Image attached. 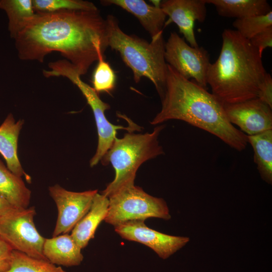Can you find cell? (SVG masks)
Instances as JSON below:
<instances>
[{"instance_id": "cell-1", "label": "cell", "mask_w": 272, "mask_h": 272, "mask_svg": "<svg viewBox=\"0 0 272 272\" xmlns=\"http://www.w3.org/2000/svg\"><path fill=\"white\" fill-rule=\"evenodd\" d=\"M20 59L43 62L57 51L81 76L108 47L106 19L99 11L63 10L35 13L13 38Z\"/></svg>"}, {"instance_id": "cell-2", "label": "cell", "mask_w": 272, "mask_h": 272, "mask_svg": "<svg viewBox=\"0 0 272 272\" xmlns=\"http://www.w3.org/2000/svg\"><path fill=\"white\" fill-rule=\"evenodd\" d=\"M162 107L151 123L180 120L215 135L238 151L247 145V135L229 121L224 104L207 89L182 77L167 64Z\"/></svg>"}, {"instance_id": "cell-3", "label": "cell", "mask_w": 272, "mask_h": 272, "mask_svg": "<svg viewBox=\"0 0 272 272\" xmlns=\"http://www.w3.org/2000/svg\"><path fill=\"white\" fill-rule=\"evenodd\" d=\"M216 61L210 64L207 83L224 104L257 98L267 73L258 51L236 30L226 29Z\"/></svg>"}, {"instance_id": "cell-4", "label": "cell", "mask_w": 272, "mask_h": 272, "mask_svg": "<svg viewBox=\"0 0 272 272\" xmlns=\"http://www.w3.org/2000/svg\"><path fill=\"white\" fill-rule=\"evenodd\" d=\"M105 19L108 46L120 54L123 62L132 71L136 83L143 77L147 78L153 83L161 98L165 89L168 71L162 33L149 42L124 32L114 16L108 15Z\"/></svg>"}, {"instance_id": "cell-5", "label": "cell", "mask_w": 272, "mask_h": 272, "mask_svg": "<svg viewBox=\"0 0 272 272\" xmlns=\"http://www.w3.org/2000/svg\"><path fill=\"white\" fill-rule=\"evenodd\" d=\"M164 125L156 127L150 133H125L117 137L102 158V163H110L115 171L113 180L102 192L107 198L120 189L132 185L140 166L145 161L164 154L159 145V135Z\"/></svg>"}, {"instance_id": "cell-6", "label": "cell", "mask_w": 272, "mask_h": 272, "mask_svg": "<svg viewBox=\"0 0 272 272\" xmlns=\"http://www.w3.org/2000/svg\"><path fill=\"white\" fill-rule=\"evenodd\" d=\"M48 67L49 70L43 71L45 77L62 76L67 78L80 89L92 109L97 129L98 142L96 153L90 160L91 167L96 165L102 160L116 138L117 130L124 129L132 132L140 129L137 125L125 127L110 122L105 114V111L110 109V105L101 99L93 87L82 80L75 67L67 60L50 62Z\"/></svg>"}, {"instance_id": "cell-7", "label": "cell", "mask_w": 272, "mask_h": 272, "mask_svg": "<svg viewBox=\"0 0 272 272\" xmlns=\"http://www.w3.org/2000/svg\"><path fill=\"white\" fill-rule=\"evenodd\" d=\"M108 199V213L104 221L114 227L129 221L171 218L169 208L163 198L153 196L134 184L120 189Z\"/></svg>"}, {"instance_id": "cell-8", "label": "cell", "mask_w": 272, "mask_h": 272, "mask_svg": "<svg viewBox=\"0 0 272 272\" xmlns=\"http://www.w3.org/2000/svg\"><path fill=\"white\" fill-rule=\"evenodd\" d=\"M34 207L19 209L0 219V236L13 250L30 257L47 260L43 253L45 238L38 231Z\"/></svg>"}, {"instance_id": "cell-9", "label": "cell", "mask_w": 272, "mask_h": 272, "mask_svg": "<svg viewBox=\"0 0 272 272\" xmlns=\"http://www.w3.org/2000/svg\"><path fill=\"white\" fill-rule=\"evenodd\" d=\"M165 59L169 65L186 79L207 89V74L211 64L208 51L193 47L176 33L172 32L165 43Z\"/></svg>"}, {"instance_id": "cell-10", "label": "cell", "mask_w": 272, "mask_h": 272, "mask_svg": "<svg viewBox=\"0 0 272 272\" xmlns=\"http://www.w3.org/2000/svg\"><path fill=\"white\" fill-rule=\"evenodd\" d=\"M57 207V218L52 236L69 233L88 212L97 190L69 191L58 184L48 188Z\"/></svg>"}, {"instance_id": "cell-11", "label": "cell", "mask_w": 272, "mask_h": 272, "mask_svg": "<svg viewBox=\"0 0 272 272\" xmlns=\"http://www.w3.org/2000/svg\"><path fill=\"white\" fill-rule=\"evenodd\" d=\"M114 229L121 238L149 247L163 259L169 257L189 241L187 237L167 235L151 229L143 220L127 221L115 226Z\"/></svg>"}, {"instance_id": "cell-12", "label": "cell", "mask_w": 272, "mask_h": 272, "mask_svg": "<svg viewBox=\"0 0 272 272\" xmlns=\"http://www.w3.org/2000/svg\"><path fill=\"white\" fill-rule=\"evenodd\" d=\"M224 107L230 123L238 126L247 135L272 129V108L257 98L224 104Z\"/></svg>"}, {"instance_id": "cell-13", "label": "cell", "mask_w": 272, "mask_h": 272, "mask_svg": "<svg viewBox=\"0 0 272 272\" xmlns=\"http://www.w3.org/2000/svg\"><path fill=\"white\" fill-rule=\"evenodd\" d=\"M205 0H166L161 2L160 8L169 17L164 27L171 23L178 26L179 32L191 46L199 47L194 31L196 21L202 23L207 16Z\"/></svg>"}, {"instance_id": "cell-14", "label": "cell", "mask_w": 272, "mask_h": 272, "mask_svg": "<svg viewBox=\"0 0 272 272\" xmlns=\"http://www.w3.org/2000/svg\"><path fill=\"white\" fill-rule=\"evenodd\" d=\"M101 3L118 6L133 15L152 39L163 33L167 16L160 7L149 5L143 0H104Z\"/></svg>"}, {"instance_id": "cell-15", "label": "cell", "mask_w": 272, "mask_h": 272, "mask_svg": "<svg viewBox=\"0 0 272 272\" xmlns=\"http://www.w3.org/2000/svg\"><path fill=\"white\" fill-rule=\"evenodd\" d=\"M23 124V119L16 121L12 114L7 115L0 125V153L10 171L18 176H24L30 181L31 178L24 171L18 155V139Z\"/></svg>"}, {"instance_id": "cell-16", "label": "cell", "mask_w": 272, "mask_h": 272, "mask_svg": "<svg viewBox=\"0 0 272 272\" xmlns=\"http://www.w3.org/2000/svg\"><path fill=\"white\" fill-rule=\"evenodd\" d=\"M82 248L69 233L45 238L43 253L51 263L63 266L80 265L84 256Z\"/></svg>"}, {"instance_id": "cell-17", "label": "cell", "mask_w": 272, "mask_h": 272, "mask_svg": "<svg viewBox=\"0 0 272 272\" xmlns=\"http://www.w3.org/2000/svg\"><path fill=\"white\" fill-rule=\"evenodd\" d=\"M108 206V198L97 192L88 212L72 230L71 235L82 249L94 238L98 227L105 220Z\"/></svg>"}, {"instance_id": "cell-18", "label": "cell", "mask_w": 272, "mask_h": 272, "mask_svg": "<svg viewBox=\"0 0 272 272\" xmlns=\"http://www.w3.org/2000/svg\"><path fill=\"white\" fill-rule=\"evenodd\" d=\"M214 5L219 15L236 19L265 15L271 11L266 0H205Z\"/></svg>"}, {"instance_id": "cell-19", "label": "cell", "mask_w": 272, "mask_h": 272, "mask_svg": "<svg viewBox=\"0 0 272 272\" xmlns=\"http://www.w3.org/2000/svg\"><path fill=\"white\" fill-rule=\"evenodd\" d=\"M0 194L15 207L28 208L31 190L21 177L13 173L0 160Z\"/></svg>"}, {"instance_id": "cell-20", "label": "cell", "mask_w": 272, "mask_h": 272, "mask_svg": "<svg viewBox=\"0 0 272 272\" xmlns=\"http://www.w3.org/2000/svg\"><path fill=\"white\" fill-rule=\"evenodd\" d=\"M254 152V162L261 178L272 183V129L254 135H247Z\"/></svg>"}, {"instance_id": "cell-21", "label": "cell", "mask_w": 272, "mask_h": 272, "mask_svg": "<svg viewBox=\"0 0 272 272\" xmlns=\"http://www.w3.org/2000/svg\"><path fill=\"white\" fill-rule=\"evenodd\" d=\"M0 9L8 18V30L13 38L21 26L35 14L31 0H0Z\"/></svg>"}, {"instance_id": "cell-22", "label": "cell", "mask_w": 272, "mask_h": 272, "mask_svg": "<svg viewBox=\"0 0 272 272\" xmlns=\"http://www.w3.org/2000/svg\"><path fill=\"white\" fill-rule=\"evenodd\" d=\"M6 272H66L48 260L30 257L14 250L10 269Z\"/></svg>"}, {"instance_id": "cell-23", "label": "cell", "mask_w": 272, "mask_h": 272, "mask_svg": "<svg viewBox=\"0 0 272 272\" xmlns=\"http://www.w3.org/2000/svg\"><path fill=\"white\" fill-rule=\"evenodd\" d=\"M35 13H52L63 10H98L92 2L81 0H33Z\"/></svg>"}, {"instance_id": "cell-24", "label": "cell", "mask_w": 272, "mask_h": 272, "mask_svg": "<svg viewBox=\"0 0 272 272\" xmlns=\"http://www.w3.org/2000/svg\"><path fill=\"white\" fill-rule=\"evenodd\" d=\"M233 26L242 37L250 40L258 33L272 26V11L263 15L236 19Z\"/></svg>"}, {"instance_id": "cell-25", "label": "cell", "mask_w": 272, "mask_h": 272, "mask_svg": "<svg viewBox=\"0 0 272 272\" xmlns=\"http://www.w3.org/2000/svg\"><path fill=\"white\" fill-rule=\"evenodd\" d=\"M98 61L93 75V88L98 94L100 92L110 93L115 87V74L104 58H101Z\"/></svg>"}, {"instance_id": "cell-26", "label": "cell", "mask_w": 272, "mask_h": 272, "mask_svg": "<svg viewBox=\"0 0 272 272\" xmlns=\"http://www.w3.org/2000/svg\"><path fill=\"white\" fill-rule=\"evenodd\" d=\"M249 40L262 56L265 49L272 47V26L258 33Z\"/></svg>"}, {"instance_id": "cell-27", "label": "cell", "mask_w": 272, "mask_h": 272, "mask_svg": "<svg viewBox=\"0 0 272 272\" xmlns=\"http://www.w3.org/2000/svg\"><path fill=\"white\" fill-rule=\"evenodd\" d=\"M257 98L272 108V78L267 73L259 86Z\"/></svg>"}, {"instance_id": "cell-28", "label": "cell", "mask_w": 272, "mask_h": 272, "mask_svg": "<svg viewBox=\"0 0 272 272\" xmlns=\"http://www.w3.org/2000/svg\"><path fill=\"white\" fill-rule=\"evenodd\" d=\"M13 249L0 236V272H6L11 266Z\"/></svg>"}, {"instance_id": "cell-29", "label": "cell", "mask_w": 272, "mask_h": 272, "mask_svg": "<svg viewBox=\"0 0 272 272\" xmlns=\"http://www.w3.org/2000/svg\"><path fill=\"white\" fill-rule=\"evenodd\" d=\"M19 209H20L13 206L0 194V219Z\"/></svg>"}]
</instances>
